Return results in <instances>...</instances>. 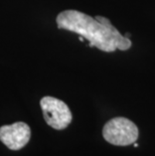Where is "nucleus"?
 Returning a JSON list of instances; mask_svg holds the SVG:
<instances>
[{
	"label": "nucleus",
	"mask_w": 155,
	"mask_h": 156,
	"mask_svg": "<svg viewBox=\"0 0 155 156\" xmlns=\"http://www.w3.org/2000/svg\"><path fill=\"white\" fill-rule=\"evenodd\" d=\"M57 24L60 29L80 34L90 42L91 48L96 46L106 52L127 51L132 45L129 38L122 35L108 18L101 15L93 18L78 10H65L57 16Z\"/></svg>",
	"instance_id": "obj_1"
},
{
	"label": "nucleus",
	"mask_w": 155,
	"mask_h": 156,
	"mask_svg": "<svg viewBox=\"0 0 155 156\" xmlns=\"http://www.w3.org/2000/svg\"><path fill=\"white\" fill-rule=\"evenodd\" d=\"M139 135L137 126L129 119L117 117L111 119L103 128V137L109 143L127 146L136 142Z\"/></svg>",
	"instance_id": "obj_2"
},
{
	"label": "nucleus",
	"mask_w": 155,
	"mask_h": 156,
	"mask_svg": "<svg viewBox=\"0 0 155 156\" xmlns=\"http://www.w3.org/2000/svg\"><path fill=\"white\" fill-rule=\"evenodd\" d=\"M41 107L47 124L55 130L67 128L72 122V112L62 100L47 96L41 100Z\"/></svg>",
	"instance_id": "obj_3"
},
{
	"label": "nucleus",
	"mask_w": 155,
	"mask_h": 156,
	"mask_svg": "<svg viewBox=\"0 0 155 156\" xmlns=\"http://www.w3.org/2000/svg\"><path fill=\"white\" fill-rule=\"evenodd\" d=\"M30 136V128L24 122H16L0 127V141L11 150L23 148L28 143Z\"/></svg>",
	"instance_id": "obj_4"
},
{
	"label": "nucleus",
	"mask_w": 155,
	"mask_h": 156,
	"mask_svg": "<svg viewBox=\"0 0 155 156\" xmlns=\"http://www.w3.org/2000/svg\"><path fill=\"white\" fill-rule=\"evenodd\" d=\"M124 36H125V37H128V38H129V36H130V34H128V32H127V34H125Z\"/></svg>",
	"instance_id": "obj_5"
},
{
	"label": "nucleus",
	"mask_w": 155,
	"mask_h": 156,
	"mask_svg": "<svg viewBox=\"0 0 155 156\" xmlns=\"http://www.w3.org/2000/svg\"><path fill=\"white\" fill-rule=\"evenodd\" d=\"M134 147H138V144L137 143H134Z\"/></svg>",
	"instance_id": "obj_6"
}]
</instances>
